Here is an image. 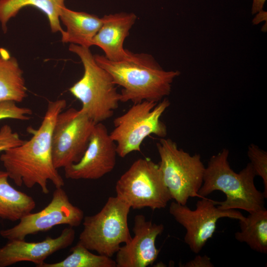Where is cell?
I'll return each mask as SVG.
<instances>
[{
    "instance_id": "6da1fadb",
    "label": "cell",
    "mask_w": 267,
    "mask_h": 267,
    "mask_svg": "<svg viewBox=\"0 0 267 267\" xmlns=\"http://www.w3.org/2000/svg\"><path fill=\"white\" fill-rule=\"evenodd\" d=\"M66 105L65 99L49 101L41 124L30 139L2 152L0 160L9 178L17 186L31 188L38 185L47 194L48 181L55 188L64 185L52 162L51 136L56 119Z\"/></svg>"
},
{
    "instance_id": "7a4b0ae2",
    "label": "cell",
    "mask_w": 267,
    "mask_h": 267,
    "mask_svg": "<svg viewBox=\"0 0 267 267\" xmlns=\"http://www.w3.org/2000/svg\"><path fill=\"white\" fill-rule=\"evenodd\" d=\"M97 64L111 76L114 84L122 87L120 102L134 103L144 100L159 102L171 92L178 71H166L147 53L131 52L129 57L114 62L104 55H93Z\"/></svg>"
},
{
    "instance_id": "3957f363",
    "label": "cell",
    "mask_w": 267,
    "mask_h": 267,
    "mask_svg": "<svg viewBox=\"0 0 267 267\" xmlns=\"http://www.w3.org/2000/svg\"><path fill=\"white\" fill-rule=\"evenodd\" d=\"M228 155L229 150L224 148L210 158L198 193L200 197L219 190L226 196L224 201H217L218 207L222 210L241 209L250 213L265 209L266 198L256 187V176L250 163L236 173L230 166Z\"/></svg>"
},
{
    "instance_id": "277c9868",
    "label": "cell",
    "mask_w": 267,
    "mask_h": 267,
    "mask_svg": "<svg viewBox=\"0 0 267 267\" xmlns=\"http://www.w3.org/2000/svg\"><path fill=\"white\" fill-rule=\"evenodd\" d=\"M69 50L79 57L84 69L82 77L69 89L81 102L80 110L95 124L110 118L120 102L111 75L97 64L89 48L71 44Z\"/></svg>"
},
{
    "instance_id": "5b68a950",
    "label": "cell",
    "mask_w": 267,
    "mask_h": 267,
    "mask_svg": "<svg viewBox=\"0 0 267 267\" xmlns=\"http://www.w3.org/2000/svg\"><path fill=\"white\" fill-rule=\"evenodd\" d=\"M131 207L117 196L108 198L101 210L84 218L78 242L90 251L112 257L131 240L128 217Z\"/></svg>"
},
{
    "instance_id": "8992f818",
    "label": "cell",
    "mask_w": 267,
    "mask_h": 267,
    "mask_svg": "<svg viewBox=\"0 0 267 267\" xmlns=\"http://www.w3.org/2000/svg\"><path fill=\"white\" fill-rule=\"evenodd\" d=\"M159 166L172 199L186 205L190 197L200 198L198 191L203 182L205 167L199 154L191 155L178 148L170 138H161L156 143Z\"/></svg>"
},
{
    "instance_id": "52a82bcc",
    "label": "cell",
    "mask_w": 267,
    "mask_h": 267,
    "mask_svg": "<svg viewBox=\"0 0 267 267\" xmlns=\"http://www.w3.org/2000/svg\"><path fill=\"white\" fill-rule=\"evenodd\" d=\"M170 104L166 98L158 103L144 100L134 103L116 118L114 129L109 134L116 144L117 155L124 158L133 151H140L143 141L150 134L165 137L167 129L160 117Z\"/></svg>"
},
{
    "instance_id": "ba28073f",
    "label": "cell",
    "mask_w": 267,
    "mask_h": 267,
    "mask_svg": "<svg viewBox=\"0 0 267 267\" xmlns=\"http://www.w3.org/2000/svg\"><path fill=\"white\" fill-rule=\"evenodd\" d=\"M115 189L116 196L134 209L164 208L172 199L159 165L148 158L135 161L117 180Z\"/></svg>"
},
{
    "instance_id": "9c48e42d",
    "label": "cell",
    "mask_w": 267,
    "mask_h": 267,
    "mask_svg": "<svg viewBox=\"0 0 267 267\" xmlns=\"http://www.w3.org/2000/svg\"><path fill=\"white\" fill-rule=\"evenodd\" d=\"M95 124L80 109L70 108L58 115L51 136V155L55 168H64L81 160Z\"/></svg>"
},
{
    "instance_id": "30bf717a",
    "label": "cell",
    "mask_w": 267,
    "mask_h": 267,
    "mask_svg": "<svg viewBox=\"0 0 267 267\" xmlns=\"http://www.w3.org/2000/svg\"><path fill=\"white\" fill-rule=\"evenodd\" d=\"M169 213L185 229L184 242L195 254L199 253L213 236L219 219L229 218L240 221L245 218L237 210L219 208L217 201L206 197L197 201L194 210L186 205L173 202L169 207Z\"/></svg>"
},
{
    "instance_id": "8fae6325",
    "label": "cell",
    "mask_w": 267,
    "mask_h": 267,
    "mask_svg": "<svg viewBox=\"0 0 267 267\" xmlns=\"http://www.w3.org/2000/svg\"><path fill=\"white\" fill-rule=\"evenodd\" d=\"M84 218L82 210L71 203L62 187H58L44 208L26 215L13 227L0 230V235L8 240H25L28 235L45 231L56 225L78 226Z\"/></svg>"
},
{
    "instance_id": "7c38bea8",
    "label": "cell",
    "mask_w": 267,
    "mask_h": 267,
    "mask_svg": "<svg viewBox=\"0 0 267 267\" xmlns=\"http://www.w3.org/2000/svg\"><path fill=\"white\" fill-rule=\"evenodd\" d=\"M117 155L116 144L106 127L96 124L83 156L78 163L64 168L65 177L76 180L99 179L113 170Z\"/></svg>"
},
{
    "instance_id": "4fadbf2b",
    "label": "cell",
    "mask_w": 267,
    "mask_h": 267,
    "mask_svg": "<svg viewBox=\"0 0 267 267\" xmlns=\"http://www.w3.org/2000/svg\"><path fill=\"white\" fill-rule=\"evenodd\" d=\"M164 229L162 224L147 221L142 215L134 219L133 231L134 236L116 253V267H146L157 258L160 250L155 241Z\"/></svg>"
},
{
    "instance_id": "5bb4252c",
    "label": "cell",
    "mask_w": 267,
    "mask_h": 267,
    "mask_svg": "<svg viewBox=\"0 0 267 267\" xmlns=\"http://www.w3.org/2000/svg\"><path fill=\"white\" fill-rule=\"evenodd\" d=\"M75 238V231L73 227L69 226L65 228L58 237L48 236L40 242L8 240L0 247V267L21 262H32L40 267L50 255L71 245Z\"/></svg>"
},
{
    "instance_id": "9a60e30c",
    "label": "cell",
    "mask_w": 267,
    "mask_h": 267,
    "mask_svg": "<svg viewBox=\"0 0 267 267\" xmlns=\"http://www.w3.org/2000/svg\"><path fill=\"white\" fill-rule=\"evenodd\" d=\"M102 24L92 40V45L101 48L109 60L127 59L131 51L124 48V42L136 19L134 13L120 12L105 15Z\"/></svg>"
},
{
    "instance_id": "2e32d148",
    "label": "cell",
    "mask_w": 267,
    "mask_h": 267,
    "mask_svg": "<svg viewBox=\"0 0 267 267\" xmlns=\"http://www.w3.org/2000/svg\"><path fill=\"white\" fill-rule=\"evenodd\" d=\"M60 21L66 26L61 41L89 48L92 40L102 24V18L85 12L76 11L64 6L59 16Z\"/></svg>"
},
{
    "instance_id": "e0dca14e",
    "label": "cell",
    "mask_w": 267,
    "mask_h": 267,
    "mask_svg": "<svg viewBox=\"0 0 267 267\" xmlns=\"http://www.w3.org/2000/svg\"><path fill=\"white\" fill-rule=\"evenodd\" d=\"M65 0H0V22L2 31H7V23L19 11L26 6H33L46 15L53 33L63 30L60 24L59 16L65 6Z\"/></svg>"
},
{
    "instance_id": "ac0fdd59",
    "label": "cell",
    "mask_w": 267,
    "mask_h": 267,
    "mask_svg": "<svg viewBox=\"0 0 267 267\" xmlns=\"http://www.w3.org/2000/svg\"><path fill=\"white\" fill-rule=\"evenodd\" d=\"M27 96L23 73L16 59L0 49V102H22Z\"/></svg>"
},
{
    "instance_id": "d6986e66",
    "label": "cell",
    "mask_w": 267,
    "mask_h": 267,
    "mask_svg": "<svg viewBox=\"0 0 267 267\" xmlns=\"http://www.w3.org/2000/svg\"><path fill=\"white\" fill-rule=\"evenodd\" d=\"M8 178L6 171H0V218L15 222L31 213L36 202L32 197L11 185Z\"/></svg>"
},
{
    "instance_id": "ffe728a7",
    "label": "cell",
    "mask_w": 267,
    "mask_h": 267,
    "mask_svg": "<svg viewBox=\"0 0 267 267\" xmlns=\"http://www.w3.org/2000/svg\"><path fill=\"white\" fill-rule=\"evenodd\" d=\"M240 230L235 233V238L246 243L253 250L267 253V210L266 208L250 213L240 220Z\"/></svg>"
},
{
    "instance_id": "44dd1931",
    "label": "cell",
    "mask_w": 267,
    "mask_h": 267,
    "mask_svg": "<svg viewBox=\"0 0 267 267\" xmlns=\"http://www.w3.org/2000/svg\"><path fill=\"white\" fill-rule=\"evenodd\" d=\"M64 260L54 263H44L40 267H116L115 260L105 255L94 254L78 242Z\"/></svg>"
},
{
    "instance_id": "7402d4cb",
    "label": "cell",
    "mask_w": 267,
    "mask_h": 267,
    "mask_svg": "<svg viewBox=\"0 0 267 267\" xmlns=\"http://www.w3.org/2000/svg\"><path fill=\"white\" fill-rule=\"evenodd\" d=\"M247 155L250 160L256 176H258L263 180L264 190L263 192L267 198V152L258 146L252 143L248 147Z\"/></svg>"
},
{
    "instance_id": "603a6c76",
    "label": "cell",
    "mask_w": 267,
    "mask_h": 267,
    "mask_svg": "<svg viewBox=\"0 0 267 267\" xmlns=\"http://www.w3.org/2000/svg\"><path fill=\"white\" fill-rule=\"evenodd\" d=\"M32 110L27 107L17 106L16 102L11 101L0 102V120L4 119H13L22 121L30 119Z\"/></svg>"
},
{
    "instance_id": "cb8c5ba5",
    "label": "cell",
    "mask_w": 267,
    "mask_h": 267,
    "mask_svg": "<svg viewBox=\"0 0 267 267\" xmlns=\"http://www.w3.org/2000/svg\"><path fill=\"white\" fill-rule=\"evenodd\" d=\"M22 140L19 134L14 132L8 125H4L0 129V152L22 144Z\"/></svg>"
},
{
    "instance_id": "d4e9b609",
    "label": "cell",
    "mask_w": 267,
    "mask_h": 267,
    "mask_svg": "<svg viewBox=\"0 0 267 267\" xmlns=\"http://www.w3.org/2000/svg\"><path fill=\"white\" fill-rule=\"evenodd\" d=\"M184 267H213L214 265L207 255H198L195 258L181 266Z\"/></svg>"
},
{
    "instance_id": "484cf974",
    "label": "cell",
    "mask_w": 267,
    "mask_h": 267,
    "mask_svg": "<svg viewBox=\"0 0 267 267\" xmlns=\"http://www.w3.org/2000/svg\"><path fill=\"white\" fill-rule=\"evenodd\" d=\"M266 0H253L252 6V13L253 14H257V13L263 10V7Z\"/></svg>"
}]
</instances>
